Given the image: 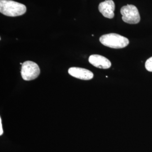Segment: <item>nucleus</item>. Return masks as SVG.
<instances>
[{
  "mask_svg": "<svg viewBox=\"0 0 152 152\" xmlns=\"http://www.w3.org/2000/svg\"><path fill=\"white\" fill-rule=\"evenodd\" d=\"M124 22L129 24H137L140 20L139 11L135 6L127 5L123 6L121 9Z\"/></svg>",
  "mask_w": 152,
  "mask_h": 152,
  "instance_id": "obj_4",
  "label": "nucleus"
},
{
  "mask_svg": "<svg viewBox=\"0 0 152 152\" xmlns=\"http://www.w3.org/2000/svg\"><path fill=\"white\" fill-rule=\"evenodd\" d=\"M88 61L94 66L100 69H108L112 65L107 58L100 55H91L88 58Z\"/></svg>",
  "mask_w": 152,
  "mask_h": 152,
  "instance_id": "obj_6",
  "label": "nucleus"
},
{
  "mask_svg": "<svg viewBox=\"0 0 152 152\" xmlns=\"http://www.w3.org/2000/svg\"><path fill=\"white\" fill-rule=\"evenodd\" d=\"M26 6L11 0H0V12L6 16H20L26 13Z\"/></svg>",
  "mask_w": 152,
  "mask_h": 152,
  "instance_id": "obj_1",
  "label": "nucleus"
},
{
  "mask_svg": "<svg viewBox=\"0 0 152 152\" xmlns=\"http://www.w3.org/2000/svg\"><path fill=\"white\" fill-rule=\"evenodd\" d=\"M145 68L149 72H152V57L149 58L145 63Z\"/></svg>",
  "mask_w": 152,
  "mask_h": 152,
  "instance_id": "obj_8",
  "label": "nucleus"
},
{
  "mask_svg": "<svg viewBox=\"0 0 152 152\" xmlns=\"http://www.w3.org/2000/svg\"><path fill=\"white\" fill-rule=\"evenodd\" d=\"M100 42L104 46L112 49H122L129 44L128 38L116 33H109L102 36Z\"/></svg>",
  "mask_w": 152,
  "mask_h": 152,
  "instance_id": "obj_2",
  "label": "nucleus"
},
{
  "mask_svg": "<svg viewBox=\"0 0 152 152\" xmlns=\"http://www.w3.org/2000/svg\"><path fill=\"white\" fill-rule=\"evenodd\" d=\"M68 73L72 77L82 80H90L94 77L92 72L79 67H71L68 70Z\"/></svg>",
  "mask_w": 152,
  "mask_h": 152,
  "instance_id": "obj_5",
  "label": "nucleus"
},
{
  "mask_svg": "<svg viewBox=\"0 0 152 152\" xmlns=\"http://www.w3.org/2000/svg\"><path fill=\"white\" fill-rule=\"evenodd\" d=\"M115 4L112 0H106L99 5V10L104 17L112 19L114 16Z\"/></svg>",
  "mask_w": 152,
  "mask_h": 152,
  "instance_id": "obj_7",
  "label": "nucleus"
},
{
  "mask_svg": "<svg viewBox=\"0 0 152 152\" xmlns=\"http://www.w3.org/2000/svg\"><path fill=\"white\" fill-rule=\"evenodd\" d=\"M40 74V69L34 62L26 61L22 65L21 75L25 81H32L36 79Z\"/></svg>",
  "mask_w": 152,
  "mask_h": 152,
  "instance_id": "obj_3",
  "label": "nucleus"
},
{
  "mask_svg": "<svg viewBox=\"0 0 152 152\" xmlns=\"http://www.w3.org/2000/svg\"><path fill=\"white\" fill-rule=\"evenodd\" d=\"M3 129H2V120L1 118H0V135H2L3 134Z\"/></svg>",
  "mask_w": 152,
  "mask_h": 152,
  "instance_id": "obj_9",
  "label": "nucleus"
}]
</instances>
